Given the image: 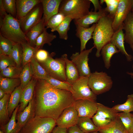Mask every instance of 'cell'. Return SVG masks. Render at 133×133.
I'll return each mask as SVG.
<instances>
[{
  "label": "cell",
  "instance_id": "obj_36",
  "mask_svg": "<svg viewBox=\"0 0 133 133\" xmlns=\"http://www.w3.org/2000/svg\"><path fill=\"white\" fill-rule=\"evenodd\" d=\"M44 80L56 88L68 91L72 93V85L66 82L59 80L50 76Z\"/></svg>",
  "mask_w": 133,
  "mask_h": 133
},
{
  "label": "cell",
  "instance_id": "obj_21",
  "mask_svg": "<svg viewBox=\"0 0 133 133\" xmlns=\"http://www.w3.org/2000/svg\"><path fill=\"white\" fill-rule=\"evenodd\" d=\"M61 57L65 63L66 82L72 85L80 77L78 71L73 63L68 58L66 54L62 55Z\"/></svg>",
  "mask_w": 133,
  "mask_h": 133
},
{
  "label": "cell",
  "instance_id": "obj_22",
  "mask_svg": "<svg viewBox=\"0 0 133 133\" xmlns=\"http://www.w3.org/2000/svg\"><path fill=\"white\" fill-rule=\"evenodd\" d=\"M45 27L44 19L42 17L41 20L26 33L28 43L31 46L35 48L36 40L44 31Z\"/></svg>",
  "mask_w": 133,
  "mask_h": 133
},
{
  "label": "cell",
  "instance_id": "obj_60",
  "mask_svg": "<svg viewBox=\"0 0 133 133\" xmlns=\"http://www.w3.org/2000/svg\"><path fill=\"white\" fill-rule=\"evenodd\" d=\"M52 133L51 132V133Z\"/></svg>",
  "mask_w": 133,
  "mask_h": 133
},
{
  "label": "cell",
  "instance_id": "obj_28",
  "mask_svg": "<svg viewBox=\"0 0 133 133\" xmlns=\"http://www.w3.org/2000/svg\"><path fill=\"white\" fill-rule=\"evenodd\" d=\"M77 125L84 133L98 132L99 129L95 125L90 118L87 117H79Z\"/></svg>",
  "mask_w": 133,
  "mask_h": 133
},
{
  "label": "cell",
  "instance_id": "obj_50",
  "mask_svg": "<svg viewBox=\"0 0 133 133\" xmlns=\"http://www.w3.org/2000/svg\"><path fill=\"white\" fill-rule=\"evenodd\" d=\"M94 6V11L97 12L102 8L101 6L100 1L98 0H90Z\"/></svg>",
  "mask_w": 133,
  "mask_h": 133
},
{
  "label": "cell",
  "instance_id": "obj_8",
  "mask_svg": "<svg viewBox=\"0 0 133 133\" xmlns=\"http://www.w3.org/2000/svg\"><path fill=\"white\" fill-rule=\"evenodd\" d=\"M88 79V76L80 77L72 84V94L75 101L83 100L96 102L97 95L93 92L89 87Z\"/></svg>",
  "mask_w": 133,
  "mask_h": 133
},
{
  "label": "cell",
  "instance_id": "obj_5",
  "mask_svg": "<svg viewBox=\"0 0 133 133\" xmlns=\"http://www.w3.org/2000/svg\"><path fill=\"white\" fill-rule=\"evenodd\" d=\"M56 125L55 120L35 116L29 121L18 133H50Z\"/></svg>",
  "mask_w": 133,
  "mask_h": 133
},
{
  "label": "cell",
  "instance_id": "obj_10",
  "mask_svg": "<svg viewBox=\"0 0 133 133\" xmlns=\"http://www.w3.org/2000/svg\"><path fill=\"white\" fill-rule=\"evenodd\" d=\"M94 48L73 53L70 57L71 61L76 66L78 71L80 77H89L91 73L88 66V56L89 54Z\"/></svg>",
  "mask_w": 133,
  "mask_h": 133
},
{
  "label": "cell",
  "instance_id": "obj_1",
  "mask_svg": "<svg viewBox=\"0 0 133 133\" xmlns=\"http://www.w3.org/2000/svg\"><path fill=\"white\" fill-rule=\"evenodd\" d=\"M34 97L35 116L55 120L75 101L70 92L56 88L45 80L39 79L35 86Z\"/></svg>",
  "mask_w": 133,
  "mask_h": 133
},
{
  "label": "cell",
  "instance_id": "obj_35",
  "mask_svg": "<svg viewBox=\"0 0 133 133\" xmlns=\"http://www.w3.org/2000/svg\"><path fill=\"white\" fill-rule=\"evenodd\" d=\"M31 63L33 70V78L45 80L49 76L45 70L36 60L35 57L32 60Z\"/></svg>",
  "mask_w": 133,
  "mask_h": 133
},
{
  "label": "cell",
  "instance_id": "obj_18",
  "mask_svg": "<svg viewBox=\"0 0 133 133\" xmlns=\"http://www.w3.org/2000/svg\"><path fill=\"white\" fill-rule=\"evenodd\" d=\"M17 9L16 18L18 20L26 16L41 0H16Z\"/></svg>",
  "mask_w": 133,
  "mask_h": 133
},
{
  "label": "cell",
  "instance_id": "obj_23",
  "mask_svg": "<svg viewBox=\"0 0 133 133\" xmlns=\"http://www.w3.org/2000/svg\"><path fill=\"white\" fill-rule=\"evenodd\" d=\"M100 133H128L117 116L107 126L99 128Z\"/></svg>",
  "mask_w": 133,
  "mask_h": 133
},
{
  "label": "cell",
  "instance_id": "obj_15",
  "mask_svg": "<svg viewBox=\"0 0 133 133\" xmlns=\"http://www.w3.org/2000/svg\"><path fill=\"white\" fill-rule=\"evenodd\" d=\"M93 10L92 9L88 14L83 17L74 20L75 25L88 28L90 25L97 23L101 18L108 15L104 8L97 12L93 11Z\"/></svg>",
  "mask_w": 133,
  "mask_h": 133
},
{
  "label": "cell",
  "instance_id": "obj_26",
  "mask_svg": "<svg viewBox=\"0 0 133 133\" xmlns=\"http://www.w3.org/2000/svg\"><path fill=\"white\" fill-rule=\"evenodd\" d=\"M23 89L20 85L17 86L11 94L8 104V111L9 117H11L13 112L19 105Z\"/></svg>",
  "mask_w": 133,
  "mask_h": 133
},
{
  "label": "cell",
  "instance_id": "obj_19",
  "mask_svg": "<svg viewBox=\"0 0 133 133\" xmlns=\"http://www.w3.org/2000/svg\"><path fill=\"white\" fill-rule=\"evenodd\" d=\"M123 25L115 32L110 42L114 45L123 54L125 55L127 61L130 62L133 59V56L128 54L124 46V34L123 31Z\"/></svg>",
  "mask_w": 133,
  "mask_h": 133
},
{
  "label": "cell",
  "instance_id": "obj_44",
  "mask_svg": "<svg viewBox=\"0 0 133 133\" xmlns=\"http://www.w3.org/2000/svg\"><path fill=\"white\" fill-rule=\"evenodd\" d=\"M14 44L0 34V54L10 55Z\"/></svg>",
  "mask_w": 133,
  "mask_h": 133
},
{
  "label": "cell",
  "instance_id": "obj_49",
  "mask_svg": "<svg viewBox=\"0 0 133 133\" xmlns=\"http://www.w3.org/2000/svg\"><path fill=\"white\" fill-rule=\"evenodd\" d=\"M52 133H68V129L57 126L54 128Z\"/></svg>",
  "mask_w": 133,
  "mask_h": 133
},
{
  "label": "cell",
  "instance_id": "obj_58",
  "mask_svg": "<svg viewBox=\"0 0 133 133\" xmlns=\"http://www.w3.org/2000/svg\"><path fill=\"white\" fill-rule=\"evenodd\" d=\"M133 133V131L132 132H131V133Z\"/></svg>",
  "mask_w": 133,
  "mask_h": 133
},
{
  "label": "cell",
  "instance_id": "obj_11",
  "mask_svg": "<svg viewBox=\"0 0 133 133\" xmlns=\"http://www.w3.org/2000/svg\"><path fill=\"white\" fill-rule=\"evenodd\" d=\"M133 1V0H119L112 24L115 32L122 25L128 15L131 11Z\"/></svg>",
  "mask_w": 133,
  "mask_h": 133
},
{
  "label": "cell",
  "instance_id": "obj_9",
  "mask_svg": "<svg viewBox=\"0 0 133 133\" xmlns=\"http://www.w3.org/2000/svg\"><path fill=\"white\" fill-rule=\"evenodd\" d=\"M43 15V9L41 2L26 16L18 20L20 28L25 34L41 20Z\"/></svg>",
  "mask_w": 133,
  "mask_h": 133
},
{
  "label": "cell",
  "instance_id": "obj_41",
  "mask_svg": "<svg viewBox=\"0 0 133 133\" xmlns=\"http://www.w3.org/2000/svg\"><path fill=\"white\" fill-rule=\"evenodd\" d=\"M22 68L16 66L8 67L0 71V77L10 78H19Z\"/></svg>",
  "mask_w": 133,
  "mask_h": 133
},
{
  "label": "cell",
  "instance_id": "obj_53",
  "mask_svg": "<svg viewBox=\"0 0 133 133\" xmlns=\"http://www.w3.org/2000/svg\"><path fill=\"white\" fill-rule=\"evenodd\" d=\"M6 94L4 91L0 88V100L2 99Z\"/></svg>",
  "mask_w": 133,
  "mask_h": 133
},
{
  "label": "cell",
  "instance_id": "obj_54",
  "mask_svg": "<svg viewBox=\"0 0 133 133\" xmlns=\"http://www.w3.org/2000/svg\"><path fill=\"white\" fill-rule=\"evenodd\" d=\"M130 46L133 52V46L132 45H130ZM132 68L133 69V65L132 66ZM127 73L128 74L131 75V77L132 78H133V72H127Z\"/></svg>",
  "mask_w": 133,
  "mask_h": 133
},
{
  "label": "cell",
  "instance_id": "obj_27",
  "mask_svg": "<svg viewBox=\"0 0 133 133\" xmlns=\"http://www.w3.org/2000/svg\"><path fill=\"white\" fill-rule=\"evenodd\" d=\"M19 78H10L0 77V88L7 94H11L16 87L20 85Z\"/></svg>",
  "mask_w": 133,
  "mask_h": 133
},
{
  "label": "cell",
  "instance_id": "obj_4",
  "mask_svg": "<svg viewBox=\"0 0 133 133\" xmlns=\"http://www.w3.org/2000/svg\"><path fill=\"white\" fill-rule=\"evenodd\" d=\"M3 24L0 28V34L14 44L28 43L25 34L21 29L18 20L8 14L3 18Z\"/></svg>",
  "mask_w": 133,
  "mask_h": 133
},
{
  "label": "cell",
  "instance_id": "obj_12",
  "mask_svg": "<svg viewBox=\"0 0 133 133\" xmlns=\"http://www.w3.org/2000/svg\"><path fill=\"white\" fill-rule=\"evenodd\" d=\"M79 117L77 112L73 105L64 110L56 120V125L68 129L77 125Z\"/></svg>",
  "mask_w": 133,
  "mask_h": 133
},
{
  "label": "cell",
  "instance_id": "obj_3",
  "mask_svg": "<svg viewBox=\"0 0 133 133\" xmlns=\"http://www.w3.org/2000/svg\"><path fill=\"white\" fill-rule=\"evenodd\" d=\"M91 2L90 0H64L60 4L58 12L65 17L74 20L81 18L90 12Z\"/></svg>",
  "mask_w": 133,
  "mask_h": 133
},
{
  "label": "cell",
  "instance_id": "obj_48",
  "mask_svg": "<svg viewBox=\"0 0 133 133\" xmlns=\"http://www.w3.org/2000/svg\"><path fill=\"white\" fill-rule=\"evenodd\" d=\"M50 55L49 52L47 51L41 49L37 51L35 57L36 60L40 63L46 61Z\"/></svg>",
  "mask_w": 133,
  "mask_h": 133
},
{
  "label": "cell",
  "instance_id": "obj_55",
  "mask_svg": "<svg viewBox=\"0 0 133 133\" xmlns=\"http://www.w3.org/2000/svg\"><path fill=\"white\" fill-rule=\"evenodd\" d=\"M131 11L133 12V0L132 6Z\"/></svg>",
  "mask_w": 133,
  "mask_h": 133
},
{
  "label": "cell",
  "instance_id": "obj_57",
  "mask_svg": "<svg viewBox=\"0 0 133 133\" xmlns=\"http://www.w3.org/2000/svg\"><path fill=\"white\" fill-rule=\"evenodd\" d=\"M0 133H4L1 130H0Z\"/></svg>",
  "mask_w": 133,
  "mask_h": 133
},
{
  "label": "cell",
  "instance_id": "obj_46",
  "mask_svg": "<svg viewBox=\"0 0 133 133\" xmlns=\"http://www.w3.org/2000/svg\"><path fill=\"white\" fill-rule=\"evenodd\" d=\"M14 61L9 56L0 54V71L10 66H16Z\"/></svg>",
  "mask_w": 133,
  "mask_h": 133
},
{
  "label": "cell",
  "instance_id": "obj_13",
  "mask_svg": "<svg viewBox=\"0 0 133 133\" xmlns=\"http://www.w3.org/2000/svg\"><path fill=\"white\" fill-rule=\"evenodd\" d=\"M73 106L77 112L79 117L92 118L97 111V102L87 100H76Z\"/></svg>",
  "mask_w": 133,
  "mask_h": 133
},
{
  "label": "cell",
  "instance_id": "obj_45",
  "mask_svg": "<svg viewBox=\"0 0 133 133\" xmlns=\"http://www.w3.org/2000/svg\"><path fill=\"white\" fill-rule=\"evenodd\" d=\"M2 2L7 13L16 18L17 9L16 0H2Z\"/></svg>",
  "mask_w": 133,
  "mask_h": 133
},
{
  "label": "cell",
  "instance_id": "obj_43",
  "mask_svg": "<svg viewBox=\"0 0 133 133\" xmlns=\"http://www.w3.org/2000/svg\"><path fill=\"white\" fill-rule=\"evenodd\" d=\"M119 0H101L100 5L105 3L106 7L104 8L105 11L110 17L114 18L116 14Z\"/></svg>",
  "mask_w": 133,
  "mask_h": 133
},
{
  "label": "cell",
  "instance_id": "obj_29",
  "mask_svg": "<svg viewBox=\"0 0 133 133\" xmlns=\"http://www.w3.org/2000/svg\"><path fill=\"white\" fill-rule=\"evenodd\" d=\"M11 94H6L0 100V126L7 123L10 118L8 111V104Z\"/></svg>",
  "mask_w": 133,
  "mask_h": 133
},
{
  "label": "cell",
  "instance_id": "obj_20",
  "mask_svg": "<svg viewBox=\"0 0 133 133\" xmlns=\"http://www.w3.org/2000/svg\"><path fill=\"white\" fill-rule=\"evenodd\" d=\"M96 25L93 24L88 28H85L78 25H76L75 35L80 39L81 42L80 51L86 49V46L88 41L92 38V35Z\"/></svg>",
  "mask_w": 133,
  "mask_h": 133
},
{
  "label": "cell",
  "instance_id": "obj_42",
  "mask_svg": "<svg viewBox=\"0 0 133 133\" xmlns=\"http://www.w3.org/2000/svg\"><path fill=\"white\" fill-rule=\"evenodd\" d=\"M65 17L63 14L59 12L54 15L48 20L46 26V28H50L52 32L55 31L56 29Z\"/></svg>",
  "mask_w": 133,
  "mask_h": 133
},
{
  "label": "cell",
  "instance_id": "obj_52",
  "mask_svg": "<svg viewBox=\"0 0 133 133\" xmlns=\"http://www.w3.org/2000/svg\"><path fill=\"white\" fill-rule=\"evenodd\" d=\"M8 14L2 3V0H0V16L3 18Z\"/></svg>",
  "mask_w": 133,
  "mask_h": 133
},
{
  "label": "cell",
  "instance_id": "obj_51",
  "mask_svg": "<svg viewBox=\"0 0 133 133\" xmlns=\"http://www.w3.org/2000/svg\"><path fill=\"white\" fill-rule=\"evenodd\" d=\"M68 133H84L78 128L77 125L68 129Z\"/></svg>",
  "mask_w": 133,
  "mask_h": 133
},
{
  "label": "cell",
  "instance_id": "obj_14",
  "mask_svg": "<svg viewBox=\"0 0 133 133\" xmlns=\"http://www.w3.org/2000/svg\"><path fill=\"white\" fill-rule=\"evenodd\" d=\"M37 79L33 77L30 82L23 89L17 114L23 111L33 98Z\"/></svg>",
  "mask_w": 133,
  "mask_h": 133
},
{
  "label": "cell",
  "instance_id": "obj_40",
  "mask_svg": "<svg viewBox=\"0 0 133 133\" xmlns=\"http://www.w3.org/2000/svg\"><path fill=\"white\" fill-rule=\"evenodd\" d=\"M112 108L118 113L133 112V94L128 95L126 101L123 104L116 105Z\"/></svg>",
  "mask_w": 133,
  "mask_h": 133
},
{
  "label": "cell",
  "instance_id": "obj_7",
  "mask_svg": "<svg viewBox=\"0 0 133 133\" xmlns=\"http://www.w3.org/2000/svg\"><path fill=\"white\" fill-rule=\"evenodd\" d=\"M39 63L49 76L59 80L66 82L65 63L61 57L54 59L52 56L50 55L46 61Z\"/></svg>",
  "mask_w": 133,
  "mask_h": 133
},
{
  "label": "cell",
  "instance_id": "obj_2",
  "mask_svg": "<svg viewBox=\"0 0 133 133\" xmlns=\"http://www.w3.org/2000/svg\"><path fill=\"white\" fill-rule=\"evenodd\" d=\"M113 19L107 15L101 18L96 23L92 39L94 47L97 50L96 56L97 57L100 56L103 47L111 42L115 32L112 26Z\"/></svg>",
  "mask_w": 133,
  "mask_h": 133
},
{
  "label": "cell",
  "instance_id": "obj_34",
  "mask_svg": "<svg viewBox=\"0 0 133 133\" xmlns=\"http://www.w3.org/2000/svg\"><path fill=\"white\" fill-rule=\"evenodd\" d=\"M97 111L96 113L102 117L113 121L117 116L118 113L112 108L106 106L103 104L97 102Z\"/></svg>",
  "mask_w": 133,
  "mask_h": 133
},
{
  "label": "cell",
  "instance_id": "obj_47",
  "mask_svg": "<svg viewBox=\"0 0 133 133\" xmlns=\"http://www.w3.org/2000/svg\"><path fill=\"white\" fill-rule=\"evenodd\" d=\"M92 121L95 125L100 128L109 124L112 120L105 118L96 113L92 118Z\"/></svg>",
  "mask_w": 133,
  "mask_h": 133
},
{
  "label": "cell",
  "instance_id": "obj_37",
  "mask_svg": "<svg viewBox=\"0 0 133 133\" xmlns=\"http://www.w3.org/2000/svg\"><path fill=\"white\" fill-rule=\"evenodd\" d=\"M23 53L22 47L20 44H14L10 55L16 63V66L21 68L22 67V59Z\"/></svg>",
  "mask_w": 133,
  "mask_h": 133
},
{
  "label": "cell",
  "instance_id": "obj_32",
  "mask_svg": "<svg viewBox=\"0 0 133 133\" xmlns=\"http://www.w3.org/2000/svg\"><path fill=\"white\" fill-rule=\"evenodd\" d=\"M33 78V72L31 62L23 67L19 78L20 81V85L23 89Z\"/></svg>",
  "mask_w": 133,
  "mask_h": 133
},
{
  "label": "cell",
  "instance_id": "obj_39",
  "mask_svg": "<svg viewBox=\"0 0 133 133\" xmlns=\"http://www.w3.org/2000/svg\"><path fill=\"white\" fill-rule=\"evenodd\" d=\"M72 20L70 17H66L56 29L55 31H57L59 33L60 39L65 40L67 39V32L69 29L70 24Z\"/></svg>",
  "mask_w": 133,
  "mask_h": 133
},
{
  "label": "cell",
  "instance_id": "obj_24",
  "mask_svg": "<svg viewBox=\"0 0 133 133\" xmlns=\"http://www.w3.org/2000/svg\"><path fill=\"white\" fill-rule=\"evenodd\" d=\"M122 25L125 31V42L133 46V12L131 11L128 14Z\"/></svg>",
  "mask_w": 133,
  "mask_h": 133
},
{
  "label": "cell",
  "instance_id": "obj_33",
  "mask_svg": "<svg viewBox=\"0 0 133 133\" xmlns=\"http://www.w3.org/2000/svg\"><path fill=\"white\" fill-rule=\"evenodd\" d=\"M56 35L52 33H49L45 28L43 32L37 38L35 48L37 50L41 49L44 45L47 44L49 46L51 45V42L56 37Z\"/></svg>",
  "mask_w": 133,
  "mask_h": 133
},
{
  "label": "cell",
  "instance_id": "obj_38",
  "mask_svg": "<svg viewBox=\"0 0 133 133\" xmlns=\"http://www.w3.org/2000/svg\"><path fill=\"white\" fill-rule=\"evenodd\" d=\"M117 116L128 133L133 131V115L130 113H118Z\"/></svg>",
  "mask_w": 133,
  "mask_h": 133
},
{
  "label": "cell",
  "instance_id": "obj_31",
  "mask_svg": "<svg viewBox=\"0 0 133 133\" xmlns=\"http://www.w3.org/2000/svg\"><path fill=\"white\" fill-rule=\"evenodd\" d=\"M19 105L14 110L9 121L6 124L0 126V130L4 133H18L20 130L17 127L16 120Z\"/></svg>",
  "mask_w": 133,
  "mask_h": 133
},
{
  "label": "cell",
  "instance_id": "obj_6",
  "mask_svg": "<svg viewBox=\"0 0 133 133\" xmlns=\"http://www.w3.org/2000/svg\"><path fill=\"white\" fill-rule=\"evenodd\" d=\"M113 84L111 77L103 71H95L91 73L88 77L89 86L97 95L109 91L112 88Z\"/></svg>",
  "mask_w": 133,
  "mask_h": 133
},
{
  "label": "cell",
  "instance_id": "obj_30",
  "mask_svg": "<svg viewBox=\"0 0 133 133\" xmlns=\"http://www.w3.org/2000/svg\"><path fill=\"white\" fill-rule=\"evenodd\" d=\"M23 49L22 67L23 68L27 64L31 62L35 57L37 50L35 48L31 46L27 42L20 44Z\"/></svg>",
  "mask_w": 133,
  "mask_h": 133
},
{
  "label": "cell",
  "instance_id": "obj_56",
  "mask_svg": "<svg viewBox=\"0 0 133 133\" xmlns=\"http://www.w3.org/2000/svg\"><path fill=\"white\" fill-rule=\"evenodd\" d=\"M100 133L98 132H91V133Z\"/></svg>",
  "mask_w": 133,
  "mask_h": 133
},
{
  "label": "cell",
  "instance_id": "obj_59",
  "mask_svg": "<svg viewBox=\"0 0 133 133\" xmlns=\"http://www.w3.org/2000/svg\"><path fill=\"white\" fill-rule=\"evenodd\" d=\"M133 115V113L132 114Z\"/></svg>",
  "mask_w": 133,
  "mask_h": 133
},
{
  "label": "cell",
  "instance_id": "obj_16",
  "mask_svg": "<svg viewBox=\"0 0 133 133\" xmlns=\"http://www.w3.org/2000/svg\"><path fill=\"white\" fill-rule=\"evenodd\" d=\"M62 0H41L43 11V18L46 26L49 19L58 13Z\"/></svg>",
  "mask_w": 133,
  "mask_h": 133
},
{
  "label": "cell",
  "instance_id": "obj_17",
  "mask_svg": "<svg viewBox=\"0 0 133 133\" xmlns=\"http://www.w3.org/2000/svg\"><path fill=\"white\" fill-rule=\"evenodd\" d=\"M35 116V104L34 96L27 106L22 112L17 114V125L21 129L30 119Z\"/></svg>",
  "mask_w": 133,
  "mask_h": 133
},
{
  "label": "cell",
  "instance_id": "obj_25",
  "mask_svg": "<svg viewBox=\"0 0 133 133\" xmlns=\"http://www.w3.org/2000/svg\"><path fill=\"white\" fill-rule=\"evenodd\" d=\"M116 47L109 43L104 46L101 51V55L103 60L105 67L109 69L111 66V60L113 55L119 52Z\"/></svg>",
  "mask_w": 133,
  "mask_h": 133
}]
</instances>
